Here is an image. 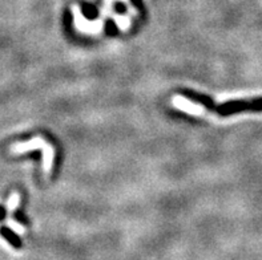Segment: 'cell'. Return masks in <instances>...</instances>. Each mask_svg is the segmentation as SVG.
<instances>
[{"instance_id":"5","label":"cell","mask_w":262,"mask_h":260,"mask_svg":"<svg viewBox=\"0 0 262 260\" xmlns=\"http://www.w3.org/2000/svg\"><path fill=\"white\" fill-rule=\"evenodd\" d=\"M19 202H20V195L17 193H13L12 195L10 197L8 202H7V208L10 211L16 210V207L19 206Z\"/></svg>"},{"instance_id":"1","label":"cell","mask_w":262,"mask_h":260,"mask_svg":"<svg viewBox=\"0 0 262 260\" xmlns=\"http://www.w3.org/2000/svg\"><path fill=\"white\" fill-rule=\"evenodd\" d=\"M173 105L176 106L180 110H184V112L189 113V114H203L204 113V106L197 105V104H193V102L188 101V100L180 97V96H174L173 97Z\"/></svg>"},{"instance_id":"2","label":"cell","mask_w":262,"mask_h":260,"mask_svg":"<svg viewBox=\"0 0 262 260\" xmlns=\"http://www.w3.org/2000/svg\"><path fill=\"white\" fill-rule=\"evenodd\" d=\"M46 145V142L43 141L41 138L36 137V138H33L32 141L30 142H24V144H15L12 145L11 150L12 153H26V152H30L32 149H37V148H41V146Z\"/></svg>"},{"instance_id":"3","label":"cell","mask_w":262,"mask_h":260,"mask_svg":"<svg viewBox=\"0 0 262 260\" xmlns=\"http://www.w3.org/2000/svg\"><path fill=\"white\" fill-rule=\"evenodd\" d=\"M2 234L4 235V238H6L7 241L10 242L11 244H12L13 247L16 248H20L21 247V242H20L19 237L16 235V232H13L12 230H7V228H4V230H2Z\"/></svg>"},{"instance_id":"4","label":"cell","mask_w":262,"mask_h":260,"mask_svg":"<svg viewBox=\"0 0 262 260\" xmlns=\"http://www.w3.org/2000/svg\"><path fill=\"white\" fill-rule=\"evenodd\" d=\"M52 161H53V149L52 146L47 145L44 146V169L46 172H48L52 168Z\"/></svg>"}]
</instances>
